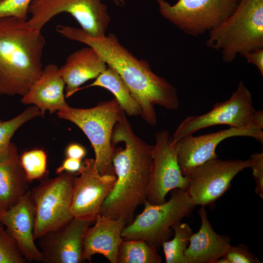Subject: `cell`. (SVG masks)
<instances>
[{
  "label": "cell",
  "instance_id": "cell-1",
  "mask_svg": "<svg viewBox=\"0 0 263 263\" xmlns=\"http://www.w3.org/2000/svg\"><path fill=\"white\" fill-rule=\"evenodd\" d=\"M62 37L83 43L93 48L120 75L140 106L141 116L149 125L157 124L154 106L175 110L180 105L176 88L150 69L147 60L138 59L119 42L112 33L101 37L91 36L81 28L58 25Z\"/></svg>",
  "mask_w": 263,
  "mask_h": 263
},
{
  "label": "cell",
  "instance_id": "cell-2",
  "mask_svg": "<svg viewBox=\"0 0 263 263\" xmlns=\"http://www.w3.org/2000/svg\"><path fill=\"white\" fill-rule=\"evenodd\" d=\"M111 140L120 141L124 146L112 145L117 179L101 206L99 215L113 219L123 218L128 225L134 220L137 207L146 201L153 145L134 133L125 113L115 124Z\"/></svg>",
  "mask_w": 263,
  "mask_h": 263
},
{
  "label": "cell",
  "instance_id": "cell-3",
  "mask_svg": "<svg viewBox=\"0 0 263 263\" xmlns=\"http://www.w3.org/2000/svg\"><path fill=\"white\" fill-rule=\"evenodd\" d=\"M45 44L41 31L27 19L0 17V94L27 93L41 74Z\"/></svg>",
  "mask_w": 263,
  "mask_h": 263
},
{
  "label": "cell",
  "instance_id": "cell-4",
  "mask_svg": "<svg viewBox=\"0 0 263 263\" xmlns=\"http://www.w3.org/2000/svg\"><path fill=\"white\" fill-rule=\"evenodd\" d=\"M207 45L221 50L226 62L263 48V0H240L234 13L209 31Z\"/></svg>",
  "mask_w": 263,
  "mask_h": 263
},
{
  "label": "cell",
  "instance_id": "cell-5",
  "mask_svg": "<svg viewBox=\"0 0 263 263\" xmlns=\"http://www.w3.org/2000/svg\"><path fill=\"white\" fill-rule=\"evenodd\" d=\"M124 112L115 98L88 109L67 108L57 112L58 117L78 127L90 140L95 153V165L101 175H116L112 162L113 129Z\"/></svg>",
  "mask_w": 263,
  "mask_h": 263
},
{
  "label": "cell",
  "instance_id": "cell-6",
  "mask_svg": "<svg viewBox=\"0 0 263 263\" xmlns=\"http://www.w3.org/2000/svg\"><path fill=\"white\" fill-rule=\"evenodd\" d=\"M168 201L152 204L146 201L143 211L122 231L123 240H140L156 248L172 235V225L189 215L196 205L186 190H172Z\"/></svg>",
  "mask_w": 263,
  "mask_h": 263
},
{
  "label": "cell",
  "instance_id": "cell-7",
  "mask_svg": "<svg viewBox=\"0 0 263 263\" xmlns=\"http://www.w3.org/2000/svg\"><path fill=\"white\" fill-rule=\"evenodd\" d=\"M219 125L263 130V112L254 108L252 94L242 82L228 100L216 103L204 114L189 116L183 120L172 135L173 143L201 129Z\"/></svg>",
  "mask_w": 263,
  "mask_h": 263
},
{
  "label": "cell",
  "instance_id": "cell-8",
  "mask_svg": "<svg viewBox=\"0 0 263 263\" xmlns=\"http://www.w3.org/2000/svg\"><path fill=\"white\" fill-rule=\"evenodd\" d=\"M76 175L75 173L64 171L54 178L41 181L29 190L35 213V240L63 227L73 219L70 207Z\"/></svg>",
  "mask_w": 263,
  "mask_h": 263
},
{
  "label": "cell",
  "instance_id": "cell-9",
  "mask_svg": "<svg viewBox=\"0 0 263 263\" xmlns=\"http://www.w3.org/2000/svg\"><path fill=\"white\" fill-rule=\"evenodd\" d=\"M61 13L70 14L89 35H106L111 22L108 8L102 0H32L28 9V20L34 30L41 31L52 18Z\"/></svg>",
  "mask_w": 263,
  "mask_h": 263
},
{
  "label": "cell",
  "instance_id": "cell-10",
  "mask_svg": "<svg viewBox=\"0 0 263 263\" xmlns=\"http://www.w3.org/2000/svg\"><path fill=\"white\" fill-rule=\"evenodd\" d=\"M156 1L165 19L185 33L197 36L225 21L240 0H178L174 5L165 0Z\"/></svg>",
  "mask_w": 263,
  "mask_h": 263
},
{
  "label": "cell",
  "instance_id": "cell-11",
  "mask_svg": "<svg viewBox=\"0 0 263 263\" xmlns=\"http://www.w3.org/2000/svg\"><path fill=\"white\" fill-rule=\"evenodd\" d=\"M250 158L245 160L218 158L199 165L185 176L188 181L186 190L194 204L210 206L230 188L235 176L252 165Z\"/></svg>",
  "mask_w": 263,
  "mask_h": 263
},
{
  "label": "cell",
  "instance_id": "cell-12",
  "mask_svg": "<svg viewBox=\"0 0 263 263\" xmlns=\"http://www.w3.org/2000/svg\"><path fill=\"white\" fill-rule=\"evenodd\" d=\"M155 139L146 201L160 204L166 201V195L172 190H186L188 181L179 166L172 136L168 131L163 130L155 133Z\"/></svg>",
  "mask_w": 263,
  "mask_h": 263
},
{
  "label": "cell",
  "instance_id": "cell-13",
  "mask_svg": "<svg viewBox=\"0 0 263 263\" xmlns=\"http://www.w3.org/2000/svg\"><path fill=\"white\" fill-rule=\"evenodd\" d=\"M74 179L70 212L73 218L95 222L113 189L116 176L101 175L93 158H85Z\"/></svg>",
  "mask_w": 263,
  "mask_h": 263
},
{
  "label": "cell",
  "instance_id": "cell-14",
  "mask_svg": "<svg viewBox=\"0 0 263 263\" xmlns=\"http://www.w3.org/2000/svg\"><path fill=\"white\" fill-rule=\"evenodd\" d=\"M235 136H247L263 143V130L254 129H228L194 136L186 135L176 143L178 161L183 175L185 176L195 167L218 158L216 149L223 140Z\"/></svg>",
  "mask_w": 263,
  "mask_h": 263
},
{
  "label": "cell",
  "instance_id": "cell-15",
  "mask_svg": "<svg viewBox=\"0 0 263 263\" xmlns=\"http://www.w3.org/2000/svg\"><path fill=\"white\" fill-rule=\"evenodd\" d=\"M94 223L73 218L67 225L47 232L37 240L45 263H80L84 236Z\"/></svg>",
  "mask_w": 263,
  "mask_h": 263
},
{
  "label": "cell",
  "instance_id": "cell-16",
  "mask_svg": "<svg viewBox=\"0 0 263 263\" xmlns=\"http://www.w3.org/2000/svg\"><path fill=\"white\" fill-rule=\"evenodd\" d=\"M0 222L6 227V231L16 242L26 261L45 263L41 251L34 242L35 213L29 198V190L15 205L0 213Z\"/></svg>",
  "mask_w": 263,
  "mask_h": 263
},
{
  "label": "cell",
  "instance_id": "cell-17",
  "mask_svg": "<svg viewBox=\"0 0 263 263\" xmlns=\"http://www.w3.org/2000/svg\"><path fill=\"white\" fill-rule=\"evenodd\" d=\"M127 223L123 218L116 219L98 216L92 227H89L83 239V260L91 263L92 257L99 254L111 263H117L120 245L123 240L121 233Z\"/></svg>",
  "mask_w": 263,
  "mask_h": 263
},
{
  "label": "cell",
  "instance_id": "cell-18",
  "mask_svg": "<svg viewBox=\"0 0 263 263\" xmlns=\"http://www.w3.org/2000/svg\"><path fill=\"white\" fill-rule=\"evenodd\" d=\"M65 87L58 66L48 64L43 68L39 77L22 96L21 102L37 107L43 117L46 111L54 113L69 106L65 99Z\"/></svg>",
  "mask_w": 263,
  "mask_h": 263
},
{
  "label": "cell",
  "instance_id": "cell-19",
  "mask_svg": "<svg viewBox=\"0 0 263 263\" xmlns=\"http://www.w3.org/2000/svg\"><path fill=\"white\" fill-rule=\"evenodd\" d=\"M28 184L18 148L10 142L0 149V213L18 202L29 190Z\"/></svg>",
  "mask_w": 263,
  "mask_h": 263
},
{
  "label": "cell",
  "instance_id": "cell-20",
  "mask_svg": "<svg viewBox=\"0 0 263 263\" xmlns=\"http://www.w3.org/2000/svg\"><path fill=\"white\" fill-rule=\"evenodd\" d=\"M107 64L92 47L82 48L70 54L59 68L65 84V97L79 91L88 80L96 78L106 68Z\"/></svg>",
  "mask_w": 263,
  "mask_h": 263
},
{
  "label": "cell",
  "instance_id": "cell-21",
  "mask_svg": "<svg viewBox=\"0 0 263 263\" xmlns=\"http://www.w3.org/2000/svg\"><path fill=\"white\" fill-rule=\"evenodd\" d=\"M198 213L201 225L199 231L193 233L189 238L184 253L186 263H215L230 245V238L214 231L205 207L201 206Z\"/></svg>",
  "mask_w": 263,
  "mask_h": 263
},
{
  "label": "cell",
  "instance_id": "cell-22",
  "mask_svg": "<svg viewBox=\"0 0 263 263\" xmlns=\"http://www.w3.org/2000/svg\"><path fill=\"white\" fill-rule=\"evenodd\" d=\"M94 86L104 88L113 94L121 109L129 116L141 115L142 111L139 104L119 74L110 66L100 74L94 81L82 88Z\"/></svg>",
  "mask_w": 263,
  "mask_h": 263
},
{
  "label": "cell",
  "instance_id": "cell-23",
  "mask_svg": "<svg viewBox=\"0 0 263 263\" xmlns=\"http://www.w3.org/2000/svg\"><path fill=\"white\" fill-rule=\"evenodd\" d=\"M154 246L140 240H123L119 248L117 263H160L162 258Z\"/></svg>",
  "mask_w": 263,
  "mask_h": 263
},
{
  "label": "cell",
  "instance_id": "cell-24",
  "mask_svg": "<svg viewBox=\"0 0 263 263\" xmlns=\"http://www.w3.org/2000/svg\"><path fill=\"white\" fill-rule=\"evenodd\" d=\"M171 228L174 233L173 238L163 242L161 244L166 262L186 263L184 253L193 233L192 229L188 224L181 222L173 224Z\"/></svg>",
  "mask_w": 263,
  "mask_h": 263
},
{
  "label": "cell",
  "instance_id": "cell-25",
  "mask_svg": "<svg viewBox=\"0 0 263 263\" xmlns=\"http://www.w3.org/2000/svg\"><path fill=\"white\" fill-rule=\"evenodd\" d=\"M19 157L29 183L46 175L47 155L44 150L38 149L27 150Z\"/></svg>",
  "mask_w": 263,
  "mask_h": 263
},
{
  "label": "cell",
  "instance_id": "cell-26",
  "mask_svg": "<svg viewBox=\"0 0 263 263\" xmlns=\"http://www.w3.org/2000/svg\"><path fill=\"white\" fill-rule=\"evenodd\" d=\"M41 116L39 109L31 105L15 117L3 121L0 119V149L7 145L16 131L27 122Z\"/></svg>",
  "mask_w": 263,
  "mask_h": 263
},
{
  "label": "cell",
  "instance_id": "cell-27",
  "mask_svg": "<svg viewBox=\"0 0 263 263\" xmlns=\"http://www.w3.org/2000/svg\"><path fill=\"white\" fill-rule=\"evenodd\" d=\"M0 222V263H25L15 240Z\"/></svg>",
  "mask_w": 263,
  "mask_h": 263
},
{
  "label": "cell",
  "instance_id": "cell-28",
  "mask_svg": "<svg viewBox=\"0 0 263 263\" xmlns=\"http://www.w3.org/2000/svg\"><path fill=\"white\" fill-rule=\"evenodd\" d=\"M223 257L228 263H261L259 259L243 244L236 246L230 244L226 249Z\"/></svg>",
  "mask_w": 263,
  "mask_h": 263
},
{
  "label": "cell",
  "instance_id": "cell-29",
  "mask_svg": "<svg viewBox=\"0 0 263 263\" xmlns=\"http://www.w3.org/2000/svg\"><path fill=\"white\" fill-rule=\"evenodd\" d=\"M32 0H4L0 2V17L28 19V9Z\"/></svg>",
  "mask_w": 263,
  "mask_h": 263
},
{
  "label": "cell",
  "instance_id": "cell-30",
  "mask_svg": "<svg viewBox=\"0 0 263 263\" xmlns=\"http://www.w3.org/2000/svg\"><path fill=\"white\" fill-rule=\"evenodd\" d=\"M250 158L252 175L256 183L255 193L263 199V152L252 154Z\"/></svg>",
  "mask_w": 263,
  "mask_h": 263
},
{
  "label": "cell",
  "instance_id": "cell-31",
  "mask_svg": "<svg viewBox=\"0 0 263 263\" xmlns=\"http://www.w3.org/2000/svg\"><path fill=\"white\" fill-rule=\"evenodd\" d=\"M81 164V160L67 157L56 169V173L58 174L64 171L76 173L80 169Z\"/></svg>",
  "mask_w": 263,
  "mask_h": 263
},
{
  "label": "cell",
  "instance_id": "cell-32",
  "mask_svg": "<svg viewBox=\"0 0 263 263\" xmlns=\"http://www.w3.org/2000/svg\"><path fill=\"white\" fill-rule=\"evenodd\" d=\"M243 56L246 58L248 62L254 64L258 68L262 75H263V48L247 53Z\"/></svg>",
  "mask_w": 263,
  "mask_h": 263
},
{
  "label": "cell",
  "instance_id": "cell-33",
  "mask_svg": "<svg viewBox=\"0 0 263 263\" xmlns=\"http://www.w3.org/2000/svg\"><path fill=\"white\" fill-rule=\"evenodd\" d=\"M86 154V150L84 147L76 143L70 144L66 150L67 157L82 160Z\"/></svg>",
  "mask_w": 263,
  "mask_h": 263
},
{
  "label": "cell",
  "instance_id": "cell-34",
  "mask_svg": "<svg viewBox=\"0 0 263 263\" xmlns=\"http://www.w3.org/2000/svg\"><path fill=\"white\" fill-rule=\"evenodd\" d=\"M114 4L117 6L123 7L125 4L124 0H112Z\"/></svg>",
  "mask_w": 263,
  "mask_h": 263
},
{
  "label": "cell",
  "instance_id": "cell-35",
  "mask_svg": "<svg viewBox=\"0 0 263 263\" xmlns=\"http://www.w3.org/2000/svg\"><path fill=\"white\" fill-rule=\"evenodd\" d=\"M3 0H0V2L2 1Z\"/></svg>",
  "mask_w": 263,
  "mask_h": 263
}]
</instances>
